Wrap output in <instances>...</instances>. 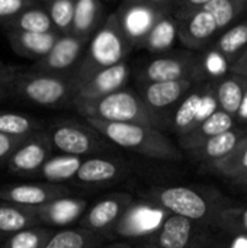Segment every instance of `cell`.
Instances as JSON below:
<instances>
[{"instance_id": "39", "label": "cell", "mask_w": 247, "mask_h": 248, "mask_svg": "<svg viewBox=\"0 0 247 248\" xmlns=\"http://www.w3.org/2000/svg\"><path fill=\"white\" fill-rule=\"evenodd\" d=\"M26 138L28 137H10L6 134H0V163L9 161Z\"/></svg>"}, {"instance_id": "24", "label": "cell", "mask_w": 247, "mask_h": 248, "mask_svg": "<svg viewBox=\"0 0 247 248\" xmlns=\"http://www.w3.org/2000/svg\"><path fill=\"white\" fill-rule=\"evenodd\" d=\"M100 19H102V4L99 1L77 0L70 33L77 38L89 41L100 28Z\"/></svg>"}, {"instance_id": "28", "label": "cell", "mask_w": 247, "mask_h": 248, "mask_svg": "<svg viewBox=\"0 0 247 248\" xmlns=\"http://www.w3.org/2000/svg\"><path fill=\"white\" fill-rule=\"evenodd\" d=\"M119 176V167L112 160L106 158H89L84 160L76 174V180L83 185H100L108 183Z\"/></svg>"}, {"instance_id": "29", "label": "cell", "mask_w": 247, "mask_h": 248, "mask_svg": "<svg viewBox=\"0 0 247 248\" xmlns=\"http://www.w3.org/2000/svg\"><path fill=\"white\" fill-rule=\"evenodd\" d=\"M178 38V20L175 19L173 13L165 16L154 29L147 35V38L138 45L150 52H163L173 46Z\"/></svg>"}, {"instance_id": "25", "label": "cell", "mask_w": 247, "mask_h": 248, "mask_svg": "<svg viewBox=\"0 0 247 248\" xmlns=\"http://www.w3.org/2000/svg\"><path fill=\"white\" fill-rule=\"evenodd\" d=\"M247 86V77L231 74L221 78L215 84V96L218 102V109L236 118L240 105L243 102L245 90Z\"/></svg>"}, {"instance_id": "26", "label": "cell", "mask_w": 247, "mask_h": 248, "mask_svg": "<svg viewBox=\"0 0 247 248\" xmlns=\"http://www.w3.org/2000/svg\"><path fill=\"white\" fill-rule=\"evenodd\" d=\"M6 31H19L28 33H48L55 31L47 9L38 7L36 4L28 7L9 22L3 25Z\"/></svg>"}, {"instance_id": "45", "label": "cell", "mask_w": 247, "mask_h": 248, "mask_svg": "<svg viewBox=\"0 0 247 248\" xmlns=\"http://www.w3.org/2000/svg\"><path fill=\"white\" fill-rule=\"evenodd\" d=\"M106 248H131V247H130V244L118 243V244H112V246H109V247H106Z\"/></svg>"}, {"instance_id": "31", "label": "cell", "mask_w": 247, "mask_h": 248, "mask_svg": "<svg viewBox=\"0 0 247 248\" xmlns=\"http://www.w3.org/2000/svg\"><path fill=\"white\" fill-rule=\"evenodd\" d=\"M42 131V122L33 116L0 110V134L10 137H31Z\"/></svg>"}, {"instance_id": "20", "label": "cell", "mask_w": 247, "mask_h": 248, "mask_svg": "<svg viewBox=\"0 0 247 248\" xmlns=\"http://www.w3.org/2000/svg\"><path fill=\"white\" fill-rule=\"evenodd\" d=\"M234 125H236V118L226 113L224 110L218 109L208 119H205L202 124H199L192 132L181 137L179 142L185 150L192 151V150L201 147L208 140H211L217 135H221L227 131L234 129Z\"/></svg>"}, {"instance_id": "12", "label": "cell", "mask_w": 247, "mask_h": 248, "mask_svg": "<svg viewBox=\"0 0 247 248\" xmlns=\"http://www.w3.org/2000/svg\"><path fill=\"white\" fill-rule=\"evenodd\" d=\"M89 41L77 38L71 33L61 35L47 57L35 62L29 73L36 74H67V71L77 62L83 48Z\"/></svg>"}, {"instance_id": "14", "label": "cell", "mask_w": 247, "mask_h": 248, "mask_svg": "<svg viewBox=\"0 0 247 248\" xmlns=\"http://www.w3.org/2000/svg\"><path fill=\"white\" fill-rule=\"evenodd\" d=\"M131 196L127 193L112 195L103 201L95 203L80 219L83 230L92 231L95 234L111 228L114 224L122 218V215L131 208Z\"/></svg>"}, {"instance_id": "7", "label": "cell", "mask_w": 247, "mask_h": 248, "mask_svg": "<svg viewBox=\"0 0 247 248\" xmlns=\"http://www.w3.org/2000/svg\"><path fill=\"white\" fill-rule=\"evenodd\" d=\"M217 110L218 102L215 89H211V84L194 90L181 102V105H178L173 115V131L181 138L192 132L199 124H202Z\"/></svg>"}, {"instance_id": "32", "label": "cell", "mask_w": 247, "mask_h": 248, "mask_svg": "<svg viewBox=\"0 0 247 248\" xmlns=\"http://www.w3.org/2000/svg\"><path fill=\"white\" fill-rule=\"evenodd\" d=\"M247 9V0H204L202 10L217 22L218 31L230 26Z\"/></svg>"}, {"instance_id": "9", "label": "cell", "mask_w": 247, "mask_h": 248, "mask_svg": "<svg viewBox=\"0 0 247 248\" xmlns=\"http://www.w3.org/2000/svg\"><path fill=\"white\" fill-rule=\"evenodd\" d=\"M156 201L166 212L183 217L191 221L204 219L210 214V205L202 195L194 189L175 186L163 189L157 193Z\"/></svg>"}, {"instance_id": "2", "label": "cell", "mask_w": 247, "mask_h": 248, "mask_svg": "<svg viewBox=\"0 0 247 248\" xmlns=\"http://www.w3.org/2000/svg\"><path fill=\"white\" fill-rule=\"evenodd\" d=\"M131 45L132 44L121 28L116 13H111L92 36L87 54L71 74L74 84L87 78L96 71L124 62L127 54L131 49Z\"/></svg>"}, {"instance_id": "35", "label": "cell", "mask_w": 247, "mask_h": 248, "mask_svg": "<svg viewBox=\"0 0 247 248\" xmlns=\"http://www.w3.org/2000/svg\"><path fill=\"white\" fill-rule=\"evenodd\" d=\"M74 10V0H51L47 3V12L51 17L52 26L60 35H68L71 32Z\"/></svg>"}, {"instance_id": "40", "label": "cell", "mask_w": 247, "mask_h": 248, "mask_svg": "<svg viewBox=\"0 0 247 248\" xmlns=\"http://www.w3.org/2000/svg\"><path fill=\"white\" fill-rule=\"evenodd\" d=\"M233 74L236 76H243L247 77V48L245 49V52L237 58L236 62H233L229 68Z\"/></svg>"}, {"instance_id": "27", "label": "cell", "mask_w": 247, "mask_h": 248, "mask_svg": "<svg viewBox=\"0 0 247 248\" xmlns=\"http://www.w3.org/2000/svg\"><path fill=\"white\" fill-rule=\"evenodd\" d=\"M247 48V19L231 26L215 42L214 49L231 65Z\"/></svg>"}, {"instance_id": "36", "label": "cell", "mask_w": 247, "mask_h": 248, "mask_svg": "<svg viewBox=\"0 0 247 248\" xmlns=\"http://www.w3.org/2000/svg\"><path fill=\"white\" fill-rule=\"evenodd\" d=\"M52 235L54 232L48 228H42V227L28 228L25 231L10 235L4 241L3 248H45Z\"/></svg>"}, {"instance_id": "42", "label": "cell", "mask_w": 247, "mask_h": 248, "mask_svg": "<svg viewBox=\"0 0 247 248\" xmlns=\"http://www.w3.org/2000/svg\"><path fill=\"white\" fill-rule=\"evenodd\" d=\"M236 121L242 122V124H247V86L245 90V96H243V102L240 105V109L236 115Z\"/></svg>"}, {"instance_id": "17", "label": "cell", "mask_w": 247, "mask_h": 248, "mask_svg": "<svg viewBox=\"0 0 247 248\" xmlns=\"http://www.w3.org/2000/svg\"><path fill=\"white\" fill-rule=\"evenodd\" d=\"M61 35L57 31L48 33H28L19 31H6V38L10 48L20 57L32 60L35 62L41 61L49 54V51L57 44Z\"/></svg>"}, {"instance_id": "3", "label": "cell", "mask_w": 247, "mask_h": 248, "mask_svg": "<svg viewBox=\"0 0 247 248\" xmlns=\"http://www.w3.org/2000/svg\"><path fill=\"white\" fill-rule=\"evenodd\" d=\"M74 108L83 118H93L105 122L138 124L156 128V121L148 112L140 94L121 89L109 96L96 100H74Z\"/></svg>"}, {"instance_id": "38", "label": "cell", "mask_w": 247, "mask_h": 248, "mask_svg": "<svg viewBox=\"0 0 247 248\" xmlns=\"http://www.w3.org/2000/svg\"><path fill=\"white\" fill-rule=\"evenodd\" d=\"M35 4L33 0H0V25L3 26L6 22Z\"/></svg>"}, {"instance_id": "34", "label": "cell", "mask_w": 247, "mask_h": 248, "mask_svg": "<svg viewBox=\"0 0 247 248\" xmlns=\"http://www.w3.org/2000/svg\"><path fill=\"white\" fill-rule=\"evenodd\" d=\"M100 237L87 230H63L54 232L45 248H95Z\"/></svg>"}, {"instance_id": "41", "label": "cell", "mask_w": 247, "mask_h": 248, "mask_svg": "<svg viewBox=\"0 0 247 248\" xmlns=\"http://www.w3.org/2000/svg\"><path fill=\"white\" fill-rule=\"evenodd\" d=\"M19 74L17 68L13 65H6L0 61V81L6 83L7 86H10V83L15 80V77Z\"/></svg>"}, {"instance_id": "16", "label": "cell", "mask_w": 247, "mask_h": 248, "mask_svg": "<svg viewBox=\"0 0 247 248\" xmlns=\"http://www.w3.org/2000/svg\"><path fill=\"white\" fill-rule=\"evenodd\" d=\"M166 211L148 206L146 203L131 206L116 224V231L121 235L138 237L157 232L163 225Z\"/></svg>"}, {"instance_id": "44", "label": "cell", "mask_w": 247, "mask_h": 248, "mask_svg": "<svg viewBox=\"0 0 247 248\" xmlns=\"http://www.w3.org/2000/svg\"><path fill=\"white\" fill-rule=\"evenodd\" d=\"M234 183H236V185H239V186H243V187H246V186H247V174H246V176H243L242 179L236 180Z\"/></svg>"}, {"instance_id": "4", "label": "cell", "mask_w": 247, "mask_h": 248, "mask_svg": "<svg viewBox=\"0 0 247 248\" xmlns=\"http://www.w3.org/2000/svg\"><path fill=\"white\" fill-rule=\"evenodd\" d=\"M9 90L16 96L45 108H57L76 99V84L71 74L19 73Z\"/></svg>"}, {"instance_id": "8", "label": "cell", "mask_w": 247, "mask_h": 248, "mask_svg": "<svg viewBox=\"0 0 247 248\" xmlns=\"http://www.w3.org/2000/svg\"><path fill=\"white\" fill-rule=\"evenodd\" d=\"M52 144L47 131L28 137L7 161V167L17 176L39 174L44 164L49 160Z\"/></svg>"}, {"instance_id": "10", "label": "cell", "mask_w": 247, "mask_h": 248, "mask_svg": "<svg viewBox=\"0 0 247 248\" xmlns=\"http://www.w3.org/2000/svg\"><path fill=\"white\" fill-rule=\"evenodd\" d=\"M197 60L191 55H165L148 62L141 76L143 84L170 83L181 80H194L195 73L199 71Z\"/></svg>"}, {"instance_id": "18", "label": "cell", "mask_w": 247, "mask_h": 248, "mask_svg": "<svg viewBox=\"0 0 247 248\" xmlns=\"http://www.w3.org/2000/svg\"><path fill=\"white\" fill-rule=\"evenodd\" d=\"M218 32L215 19L205 10H199L186 20L178 22V38L179 41L192 49H201Z\"/></svg>"}, {"instance_id": "11", "label": "cell", "mask_w": 247, "mask_h": 248, "mask_svg": "<svg viewBox=\"0 0 247 248\" xmlns=\"http://www.w3.org/2000/svg\"><path fill=\"white\" fill-rule=\"evenodd\" d=\"M70 189L54 183H26V185H6L0 187V199L16 205L38 208L52 201L68 198Z\"/></svg>"}, {"instance_id": "15", "label": "cell", "mask_w": 247, "mask_h": 248, "mask_svg": "<svg viewBox=\"0 0 247 248\" xmlns=\"http://www.w3.org/2000/svg\"><path fill=\"white\" fill-rule=\"evenodd\" d=\"M192 84L194 80L191 78L170 83L143 84V92L140 93V96L156 121V113L170 109L176 103L181 105V102L188 96V92L191 90Z\"/></svg>"}, {"instance_id": "33", "label": "cell", "mask_w": 247, "mask_h": 248, "mask_svg": "<svg viewBox=\"0 0 247 248\" xmlns=\"http://www.w3.org/2000/svg\"><path fill=\"white\" fill-rule=\"evenodd\" d=\"M210 167L218 174L231 179L233 182L247 174V135L239 142L234 151L226 158L211 163Z\"/></svg>"}, {"instance_id": "5", "label": "cell", "mask_w": 247, "mask_h": 248, "mask_svg": "<svg viewBox=\"0 0 247 248\" xmlns=\"http://www.w3.org/2000/svg\"><path fill=\"white\" fill-rule=\"evenodd\" d=\"M173 4L167 0L127 1L119 7L116 16L130 42L140 45L165 16L173 13Z\"/></svg>"}, {"instance_id": "46", "label": "cell", "mask_w": 247, "mask_h": 248, "mask_svg": "<svg viewBox=\"0 0 247 248\" xmlns=\"http://www.w3.org/2000/svg\"><path fill=\"white\" fill-rule=\"evenodd\" d=\"M147 248H159V247H147Z\"/></svg>"}, {"instance_id": "1", "label": "cell", "mask_w": 247, "mask_h": 248, "mask_svg": "<svg viewBox=\"0 0 247 248\" xmlns=\"http://www.w3.org/2000/svg\"><path fill=\"white\" fill-rule=\"evenodd\" d=\"M99 135L109 142L122 148L132 150L150 158L159 160H181L182 154L178 148L156 128L138 124H116L105 122L93 118H84Z\"/></svg>"}, {"instance_id": "22", "label": "cell", "mask_w": 247, "mask_h": 248, "mask_svg": "<svg viewBox=\"0 0 247 248\" xmlns=\"http://www.w3.org/2000/svg\"><path fill=\"white\" fill-rule=\"evenodd\" d=\"M192 221L178 215H169L156 235V247L186 248L192 238Z\"/></svg>"}, {"instance_id": "6", "label": "cell", "mask_w": 247, "mask_h": 248, "mask_svg": "<svg viewBox=\"0 0 247 248\" xmlns=\"http://www.w3.org/2000/svg\"><path fill=\"white\" fill-rule=\"evenodd\" d=\"M48 135L52 148L58 150L64 155H89L99 153L103 148V138L92 126L80 124L77 121L61 119L55 121L48 128Z\"/></svg>"}, {"instance_id": "21", "label": "cell", "mask_w": 247, "mask_h": 248, "mask_svg": "<svg viewBox=\"0 0 247 248\" xmlns=\"http://www.w3.org/2000/svg\"><path fill=\"white\" fill-rule=\"evenodd\" d=\"M39 218L36 208L16 205L10 202L0 203V234L13 235L28 228L38 227Z\"/></svg>"}, {"instance_id": "43", "label": "cell", "mask_w": 247, "mask_h": 248, "mask_svg": "<svg viewBox=\"0 0 247 248\" xmlns=\"http://www.w3.org/2000/svg\"><path fill=\"white\" fill-rule=\"evenodd\" d=\"M9 93V86L3 81H0V100H3Z\"/></svg>"}, {"instance_id": "19", "label": "cell", "mask_w": 247, "mask_h": 248, "mask_svg": "<svg viewBox=\"0 0 247 248\" xmlns=\"http://www.w3.org/2000/svg\"><path fill=\"white\" fill-rule=\"evenodd\" d=\"M87 208L86 201L77 198H61L36 208V214L41 224L63 227L77 219H82Z\"/></svg>"}, {"instance_id": "30", "label": "cell", "mask_w": 247, "mask_h": 248, "mask_svg": "<svg viewBox=\"0 0 247 248\" xmlns=\"http://www.w3.org/2000/svg\"><path fill=\"white\" fill-rule=\"evenodd\" d=\"M83 160L74 155H55L44 164L39 174L47 180V183L60 185L61 182L74 179Z\"/></svg>"}, {"instance_id": "37", "label": "cell", "mask_w": 247, "mask_h": 248, "mask_svg": "<svg viewBox=\"0 0 247 248\" xmlns=\"http://www.w3.org/2000/svg\"><path fill=\"white\" fill-rule=\"evenodd\" d=\"M220 224L234 232L247 234V208L239 209H226L220 214Z\"/></svg>"}, {"instance_id": "47", "label": "cell", "mask_w": 247, "mask_h": 248, "mask_svg": "<svg viewBox=\"0 0 247 248\" xmlns=\"http://www.w3.org/2000/svg\"><path fill=\"white\" fill-rule=\"evenodd\" d=\"M0 241H1V234H0Z\"/></svg>"}, {"instance_id": "23", "label": "cell", "mask_w": 247, "mask_h": 248, "mask_svg": "<svg viewBox=\"0 0 247 248\" xmlns=\"http://www.w3.org/2000/svg\"><path fill=\"white\" fill-rule=\"evenodd\" d=\"M246 135V131L234 128L231 131H227L221 135H217V137L208 140L201 147L192 150V154L204 161H208L210 164L220 161V160L226 158L227 155H230Z\"/></svg>"}, {"instance_id": "13", "label": "cell", "mask_w": 247, "mask_h": 248, "mask_svg": "<svg viewBox=\"0 0 247 248\" xmlns=\"http://www.w3.org/2000/svg\"><path fill=\"white\" fill-rule=\"evenodd\" d=\"M128 76H130V68L125 61L118 65L96 71L87 78L76 84V99L96 100L109 96L124 87Z\"/></svg>"}]
</instances>
